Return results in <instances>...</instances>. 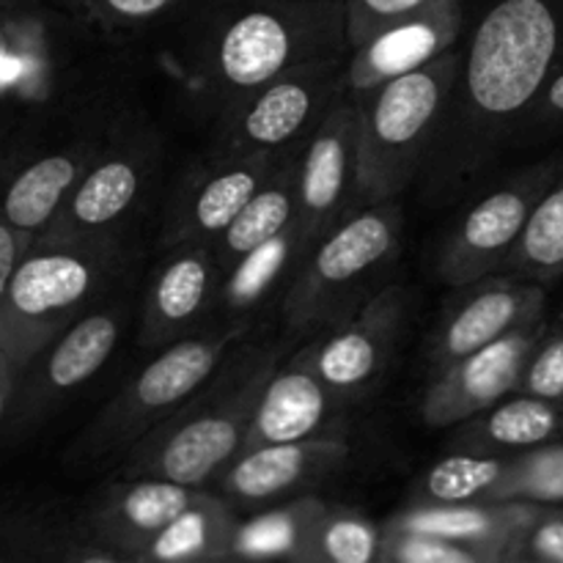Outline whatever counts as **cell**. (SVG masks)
<instances>
[{"mask_svg": "<svg viewBox=\"0 0 563 563\" xmlns=\"http://www.w3.org/2000/svg\"><path fill=\"white\" fill-rule=\"evenodd\" d=\"M306 146V143H302ZM300 152L240 209L229 229L212 242L220 273H229L242 256L256 251L267 240L278 236L297 220V176H300Z\"/></svg>", "mask_w": 563, "mask_h": 563, "instance_id": "4316f807", "label": "cell"}, {"mask_svg": "<svg viewBox=\"0 0 563 563\" xmlns=\"http://www.w3.org/2000/svg\"><path fill=\"white\" fill-rule=\"evenodd\" d=\"M346 93V58L297 66L220 108L214 157L302 146Z\"/></svg>", "mask_w": 563, "mask_h": 563, "instance_id": "ba28073f", "label": "cell"}, {"mask_svg": "<svg viewBox=\"0 0 563 563\" xmlns=\"http://www.w3.org/2000/svg\"><path fill=\"white\" fill-rule=\"evenodd\" d=\"M504 273L553 284L563 275V174L539 201L526 234L517 242Z\"/></svg>", "mask_w": 563, "mask_h": 563, "instance_id": "f546056e", "label": "cell"}, {"mask_svg": "<svg viewBox=\"0 0 563 563\" xmlns=\"http://www.w3.org/2000/svg\"><path fill=\"white\" fill-rule=\"evenodd\" d=\"M201 493L165 478L119 476L93 495L80 522L115 559L137 563L143 548Z\"/></svg>", "mask_w": 563, "mask_h": 563, "instance_id": "d6986e66", "label": "cell"}, {"mask_svg": "<svg viewBox=\"0 0 563 563\" xmlns=\"http://www.w3.org/2000/svg\"><path fill=\"white\" fill-rule=\"evenodd\" d=\"M130 264L121 240L33 242L0 300V350L22 368L102 300Z\"/></svg>", "mask_w": 563, "mask_h": 563, "instance_id": "5b68a950", "label": "cell"}, {"mask_svg": "<svg viewBox=\"0 0 563 563\" xmlns=\"http://www.w3.org/2000/svg\"><path fill=\"white\" fill-rule=\"evenodd\" d=\"M328 509V500L319 495H297L262 509L251 520H240L231 544V561H295L306 559L308 542L313 537L319 517Z\"/></svg>", "mask_w": 563, "mask_h": 563, "instance_id": "83f0119b", "label": "cell"}, {"mask_svg": "<svg viewBox=\"0 0 563 563\" xmlns=\"http://www.w3.org/2000/svg\"><path fill=\"white\" fill-rule=\"evenodd\" d=\"M462 31L465 0H451L383 27L346 55V93L355 99L383 82L432 64L460 44Z\"/></svg>", "mask_w": 563, "mask_h": 563, "instance_id": "44dd1931", "label": "cell"}, {"mask_svg": "<svg viewBox=\"0 0 563 563\" xmlns=\"http://www.w3.org/2000/svg\"><path fill=\"white\" fill-rule=\"evenodd\" d=\"M247 330L251 328L242 322L207 324L154 350L152 361L143 363L82 429L80 440L71 445V460L99 462L124 456L137 440L203 388L229 352L247 339Z\"/></svg>", "mask_w": 563, "mask_h": 563, "instance_id": "52a82bcc", "label": "cell"}, {"mask_svg": "<svg viewBox=\"0 0 563 563\" xmlns=\"http://www.w3.org/2000/svg\"><path fill=\"white\" fill-rule=\"evenodd\" d=\"M544 328L548 322L539 319L434 372L421 399L423 423L438 432L454 429L495 401L517 394L522 368Z\"/></svg>", "mask_w": 563, "mask_h": 563, "instance_id": "e0dca14e", "label": "cell"}, {"mask_svg": "<svg viewBox=\"0 0 563 563\" xmlns=\"http://www.w3.org/2000/svg\"><path fill=\"white\" fill-rule=\"evenodd\" d=\"M99 146L102 141L86 137L22 165L0 192V209L9 223L36 242L97 157Z\"/></svg>", "mask_w": 563, "mask_h": 563, "instance_id": "603a6c76", "label": "cell"}, {"mask_svg": "<svg viewBox=\"0 0 563 563\" xmlns=\"http://www.w3.org/2000/svg\"><path fill=\"white\" fill-rule=\"evenodd\" d=\"M361 209L357 196V104L346 97L311 132L297 176V229L317 245Z\"/></svg>", "mask_w": 563, "mask_h": 563, "instance_id": "9a60e30c", "label": "cell"}, {"mask_svg": "<svg viewBox=\"0 0 563 563\" xmlns=\"http://www.w3.org/2000/svg\"><path fill=\"white\" fill-rule=\"evenodd\" d=\"M544 284L515 273H495L456 286V297L429 335V368L451 366L460 357L544 319Z\"/></svg>", "mask_w": 563, "mask_h": 563, "instance_id": "5bb4252c", "label": "cell"}, {"mask_svg": "<svg viewBox=\"0 0 563 563\" xmlns=\"http://www.w3.org/2000/svg\"><path fill=\"white\" fill-rule=\"evenodd\" d=\"M346 410L350 405L300 355L291 352L264 385L242 449L313 438H344L339 429Z\"/></svg>", "mask_w": 563, "mask_h": 563, "instance_id": "ffe728a7", "label": "cell"}, {"mask_svg": "<svg viewBox=\"0 0 563 563\" xmlns=\"http://www.w3.org/2000/svg\"><path fill=\"white\" fill-rule=\"evenodd\" d=\"M460 60L462 53L456 44L432 64L355 97L361 207L399 201L412 179L421 176Z\"/></svg>", "mask_w": 563, "mask_h": 563, "instance_id": "8992f818", "label": "cell"}, {"mask_svg": "<svg viewBox=\"0 0 563 563\" xmlns=\"http://www.w3.org/2000/svg\"><path fill=\"white\" fill-rule=\"evenodd\" d=\"M20 3H27V0H0V11L14 9V5H20Z\"/></svg>", "mask_w": 563, "mask_h": 563, "instance_id": "b9f144b4", "label": "cell"}, {"mask_svg": "<svg viewBox=\"0 0 563 563\" xmlns=\"http://www.w3.org/2000/svg\"><path fill=\"white\" fill-rule=\"evenodd\" d=\"M313 242L297 229V220L278 236L267 240L242 256L229 273L223 275L218 297L220 322H242L258 308L267 306L273 297H284L300 264L311 253Z\"/></svg>", "mask_w": 563, "mask_h": 563, "instance_id": "d4e9b609", "label": "cell"}, {"mask_svg": "<svg viewBox=\"0 0 563 563\" xmlns=\"http://www.w3.org/2000/svg\"><path fill=\"white\" fill-rule=\"evenodd\" d=\"M240 517L223 498L203 489L137 555V563H218L231 561Z\"/></svg>", "mask_w": 563, "mask_h": 563, "instance_id": "484cf974", "label": "cell"}, {"mask_svg": "<svg viewBox=\"0 0 563 563\" xmlns=\"http://www.w3.org/2000/svg\"><path fill=\"white\" fill-rule=\"evenodd\" d=\"M163 146L152 126L126 124L104 137L97 157L36 242L121 240L159 170Z\"/></svg>", "mask_w": 563, "mask_h": 563, "instance_id": "9c48e42d", "label": "cell"}, {"mask_svg": "<svg viewBox=\"0 0 563 563\" xmlns=\"http://www.w3.org/2000/svg\"><path fill=\"white\" fill-rule=\"evenodd\" d=\"M286 352L284 335L234 346L203 388L121 456L115 476L165 478L187 487L220 478L245 445L264 385Z\"/></svg>", "mask_w": 563, "mask_h": 563, "instance_id": "3957f363", "label": "cell"}, {"mask_svg": "<svg viewBox=\"0 0 563 563\" xmlns=\"http://www.w3.org/2000/svg\"><path fill=\"white\" fill-rule=\"evenodd\" d=\"M31 247H33V236L22 234L20 229H14V225L9 223V218L3 214V209H0V300H3L16 267H20L22 258L27 256Z\"/></svg>", "mask_w": 563, "mask_h": 563, "instance_id": "f35d334b", "label": "cell"}, {"mask_svg": "<svg viewBox=\"0 0 563 563\" xmlns=\"http://www.w3.org/2000/svg\"><path fill=\"white\" fill-rule=\"evenodd\" d=\"M350 462L344 438H313L242 449L220 473V495L236 511H256L308 495Z\"/></svg>", "mask_w": 563, "mask_h": 563, "instance_id": "ac0fdd59", "label": "cell"}, {"mask_svg": "<svg viewBox=\"0 0 563 563\" xmlns=\"http://www.w3.org/2000/svg\"><path fill=\"white\" fill-rule=\"evenodd\" d=\"M192 14L187 64L220 108L297 66L350 55L344 0H207Z\"/></svg>", "mask_w": 563, "mask_h": 563, "instance_id": "7a4b0ae2", "label": "cell"}, {"mask_svg": "<svg viewBox=\"0 0 563 563\" xmlns=\"http://www.w3.org/2000/svg\"><path fill=\"white\" fill-rule=\"evenodd\" d=\"M220 284L223 273L212 242H181L165 247L163 262L154 267L143 295L137 346L163 350L207 328L209 313L218 308Z\"/></svg>", "mask_w": 563, "mask_h": 563, "instance_id": "2e32d148", "label": "cell"}, {"mask_svg": "<svg viewBox=\"0 0 563 563\" xmlns=\"http://www.w3.org/2000/svg\"><path fill=\"white\" fill-rule=\"evenodd\" d=\"M405 214L399 201L368 203L324 234L280 297V328L289 344H302L383 289L399 262Z\"/></svg>", "mask_w": 563, "mask_h": 563, "instance_id": "277c9868", "label": "cell"}, {"mask_svg": "<svg viewBox=\"0 0 563 563\" xmlns=\"http://www.w3.org/2000/svg\"><path fill=\"white\" fill-rule=\"evenodd\" d=\"M410 313V291L385 284L355 313L302 341L300 355L346 405L372 394L394 363Z\"/></svg>", "mask_w": 563, "mask_h": 563, "instance_id": "8fae6325", "label": "cell"}, {"mask_svg": "<svg viewBox=\"0 0 563 563\" xmlns=\"http://www.w3.org/2000/svg\"><path fill=\"white\" fill-rule=\"evenodd\" d=\"M240 154V157H214L196 165L170 196L163 223V247L181 242H214L240 209L300 152Z\"/></svg>", "mask_w": 563, "mask_h": 563, "instance_id": "4fadbf2b", "label": "cell"}, {"mask_svg": "<svg viewBox=\"0 0 563 563\" xmlns=\"http://www.w3.org/2000/svg\"><path fill=\"white\" fill-rule=\"evenodd\" d=\"M563 137V64L553 75V80L544 86L542 97L537 99L533 110L528 113L520 135H517L515 148L544 146Z\"/></svg>", "mask_w": 563, "mask_h": 563, "instance_id": "8d00e7d4", "label": "cell"}, {"mask_svg": "<svg viewBox=\"0 0 563 563\" xmlns=\"http://www.w3.org/2000/svg\"><path fill=\"white\" fill-rule=\"evenodd\" d=\"M383 526L350 506H330L319 517L302 563H379Z\"/></svg>", "mask_w": 563, "mask_h": 563, "instance_id": "4dcf8cb0", "label": "cell"}, {"mask_svg": "<svg viewBox=\"0 0 563 563\" xmlns=\"http://www.w3.org/2000/svg\"><path fill=\"white\" fill-rule=\"evenodd\" d=\"M517 394L539 396L563 407V324H548L528 355Z\"/></svg>", "mask_w": 563, "mask_h": 563, "instance_id": "e575fe53", "label": "cell"}, {"mask_svg": "<svg viewBox=\"0 0 563 563\" xmlns=\"http://www.w3.org/2000/svg\"><path fill=\"white\" fill-rule=\"evenodd\" d=\"M423 165V196L454 201L517 135L563 64V0H484Z\"/></svg>", "mask_w": 563, "mask_h": 563, "instance_id": "6da1fadb", "label": "cell"}, {"mask_svg": "<svg viewBox=\"0 0 563 563\" xmlns=\"http://www.w3.org/2000/svg\"><path fill=\"white\" fill-rule=\"evenodd\" d=\"M511 456L473 454L454 451L434 462L412 489V504L418 506H454L489 500L500 478L509 471Z\"/></svg>", "mask_w": 563, "mask_h": 563, "instance_id": "f1b7e54d", "label": "cell"}, {"mask_svg": "<svg viewBox=\"0 0 563 563\" xmlns=\"http://www.w3.org/2000/svg\"><path fill=\"white\" fill-rule=\"evenodd\" d=\"M559 322H561V324H563V313H561V319H559Z\"/></svg>", "mask_w": 563, "mask_h": 563, "instance_id": "7bdbcfd3", "label": "cell"}, {"mask_svg": "<svg viewBox=\"0 0 563 563\" xmlns=\"http://www.w3.org/2000/svg\"><path fill=\"white\" fill-rule=\"evenodd\" d=\"M563 438V407L528 394H511L454 427V451L515 456Z\"/></svg>", "mask_w": 563, "mask_h": 563, "instance_id": "cb8c5ba5", "label": "cell"}, {"mask_svg": "<svg viewBox=\"0 0 563 563\" xmlns=\"http://www.w3.org/2000/svg\"><path fill=\"white\" fill-rule=\"evenodd\" d=\"M520 561L563 563V509L553 506L537 526L528 531L520 548Z\"/></svg>", "mask_w": 563, "mask_h": 563, "instance_id": "74e56055", "label": "cell"}, {"mask_svg": "<svg viewBox=\"0 0 563 563\" xmlns=\"http://www.w3.org/2000/svg\"><path fill=\"white\" fill-rule=\"evenodd\" d=\"M124 302H102L44 346L16 377L11 427H33L77 388L97 377L124 333Z\"/></svg>", "mask_w": 563, "mask_h": 563, "instance_id": "7c38bea8", "label": "cell"}, {"mask_svg": "<svg viewBox=\"0 0 563 563\" xmlns=\"http://www.w3.org/2000/svg\"><path fill=\"white\" fill-rule=\"evenodd\" d=\"M443 3H451V0H344L350 49H355L357 44H363L394 22L423 14V11L438 9Z\"/></svg>", "mask_w": 563, "mask_h": 563, "instance_id": "d590c367", "label": "cell"}, {"mask_svg": "<svg viewBox=\"0 0 563 563\" xmlns=\"http://www.w3.org/2000/svg\"><path fill=\"white\" fill-rule=\"evenodd\" d=\"M561 174L563 152H555L476 198L445 231L434 256V278L456 289L504 273L539 201Z\"/></svg>", "mask_w": 563, "mask_h": 563, "instance_id": "30bf717a", "label": "cell"}, {"mask_svg": "<svg viewBox=\"0 0 563 563\" xmlns=\"http://www.w3.org/2000/svg\"><path fill=\"white\" fill-rule=\"evenodd\" d=\"M69 9L88 25L104 33H132L187 14L207 0H66Z\"/></svg>", "mask_w": 563, "mask_h": 563, "instance_id": "d6a6232c", "label": "cell"}, {"mask_svg": "<svg viewBox=\"0 0 563 563\" xmlns=\"http://www.w3.org/2000/svg\"><path fill=\"white\" fill-rule=\"evenodd\" d=\"M379 563H487V559L478 550L440 533L410 531L385 522Z\"/></svg>", "mask_w": 563, "mask_h": 563, "instance_id": "836d02e7", "label": "cell"}, {"mask_svg": "<svg viewBox=\"0 0 563 563\" xmlns=\"http://www.w3.org/2000/svg\"><path fill=\"white\" fill-rule=\"evenodd\" d=\"M14 390H16V372L5 352L0 350V427L5 418L11 416V405H14Z\"/></svg>", "mask_w": 563, "mask_h": 563, "instance_id": "60d3db41", "label": "cell"}, {"mask_svg": "<svg viewBox=\"0 0 563 563\" xmlns=\"http://www.w3.org/2000/svg\"><path fill=\"white\" fill-rule=\"evenodd\" d=\"M489 500L493 504L517 500V504L563 506V443L553 440V443L511 456L509 471L500 478Z\"/></svg>", "mask_w": 563, "mask_h": 563, "instance_id": "1f68e13d", "label": "cell"}, {"mask_svg": "<svg viewBox=\"0 0 563 563\" xmlns=\"http://www.w3.org/2000/svg\"><path fill=\"white\" fill-rule=\"evenodd\" d=\"M553 506L517 504V500H482V504L418 506L410 504L394 515L388 526L410 528L449 537L454 542L478 550L487 563H520V548L528 531L542 520Z\"/></svg>", "mask_w": 563, "mask_h": 563, "instance_id": "7402d4cb", "label": "cell"}, {"mask_svg": "<svg viewBox=\"0 0 563 563\" xmlns=\"http://www.w3.org/2000/svg\"><path fill=\"white\" fill-rule=\"evenodd\" d=\"M31 16H33L31 0H27V3L14 5V9L0 11V64L9 58L11 47L16 44L20 33L25 31V25L31 22Z\"/></svg>", "mask_w": 563, "mask_h": 563, "instance_id": "ab89813d", "label": "cell"}]
</instances>
